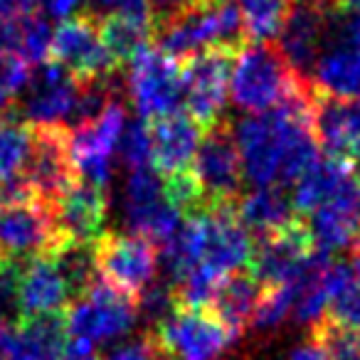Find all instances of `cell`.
<instances>
[{
	"mask_svg": "<svg viewBox=\"0 0 360 360\" xmlns=\"http://www.w3.org/2000/svg\"><path fill=\"white\" fill-rule=\"evenodd\" d=\"M153 40L170 60H186L207 47L247 45L235 0H193L153 25Z\"/></svg>",
	"mask_w": 360,
	"mask_h": 360,
	"instance_id": "6da1fadb",
	"label": "cell"
},
{
	"mask_svg": "<svg viewBox=\"0 0 360 360\" xmlns=\"http://www.w3.org/2000/svg\"><path fill=\"white\" fill-rule=\"evenodd\" d=\"M304 82L306 77L286 65L274 42H247L232 67V101L247 114H264L289 99Z\"/></svg>",
	"mask_w": 360,
	"mask_h": 360,
	"instance_id": "7a4b0ae2",
	"label": "cell"
},
{
	"mask_svg": "<svg viewBox=\"0 0 360 360\" xmlns=\"http://www.w3.org/2000/svg\"><path fill=\"white\" fill-rule=\"evenodd\" d=\"M148 335L158 348L160 360H220L235 343L230 330L210 309L180 304Z\"/></svg>",
	"mask_w": 360,
	"mask_h": 360,
	"instance_id": "3957f363",
	"label": "cell"
},
{
	"mask_svg": "<svg viewBox=\"0 0 360 360\" xmlns=\"http://www.w3.org/2000/svg\"><path fill=\"white\" fill-rule=\"evenodd\" d=\"M240 47H207L186 57L180 65V89L186 114L202 129L222 121L232 67Z\"/></svg>",
	"mask_w": 360,
	"mask_h": 360,
	"instance_id": "277c9868",
	"label": "cell"
},
{
	"mask_svg": "<svg viewBox=\"0 0 360 360\" xmlns=\"http://www.w3.org/2000/svg\"><path fill=\"white\" fill-rule=\"evenodd\" d=\"M136 319H139L136 299L104 284L99 276L84 291V296L72 301L62 316L67 335L86 345L121 338L134 328Z\"/></svg>",
	"mask_w": 360,
	"mask_h": 360,
	"instance_id": "5b68a950",
	"label": "cell"
},
{
	"mask_svg": "<svg viewBox=\"0 0 360 360\" xmlns=\"http://www.w3.org/2000/svg\"><path fill=\"white\" fill-rule=\"evenodd\" d=\"M126 129V106L121 96H114L99 116L82 121L70 129V155L79 180L106 191L114 175V150Z\"/></svg>",
	"mask_w": 360,
	"mask_h": 360,
	"instance_id": "8992f818",
	"label": "cell"
},
{
	"mask_svg": "<svg viewBox=\"0 0 360 360\" xmlns=\"http://www.w3.org/2000/svg\"><path fill=\"white\" fill-rule=\"evenodd\" d=\"M193 173L202 193V207H235L242 191V160L237 153L235 134L227 121H217L200 139L193 158Z\"/></svg>",
	"mask_w": 360,
	"mask_h": 360,
	"instance_id": "52a82bcc",
	"label": "cell"
},
{
	"mask_svg": "<svg viewBox=\"0 0 360 360\" xmlns=\"http://www.w3.org/2000/svg\"><path fill=\"white\" fill-rule=\"evenodd\" d=\"M47 62L60 67L77 84H89V82L116 75L101 45L99 15L94 11L67 15L57 25L50 40Z\"/></svg>",
	"mask_w": 360,
	"mask_h": 360,
	"instance_id": "ba28073f",
	"label": "cell"
},
{
	"mask_svg": "<svg viewBox=\"0 0 360 360\" xmlns=\"http://www.w3.org/2000/svg\"><path fill=\"white\" fill-rule=\"evenodd\" d=\"M335 15V0H291L274 45L296 75L311 79V72L338 22Z\"/></svg>",
	"mask_w": 360,
	"mask_h": 360,
	"instance_id": "9c48e42d",
	"label": "cell"
},
{
	"mask_svg": "<svg viewBox=\"0 0 360 360\" xmlns=\"http://www.w3.org/2000/svg\"><path fill=\"white\" fill-rule=\"evenodd\" d=\"M94 262L104 284L139 299L158 274V247L139 235H101L94 242Z\"/></svg>",
	"mask_w": 360,
	"mask_h": 360,
	"instance_id": "30bf717a",
	"label": "cell"
},
{
	"mask_svg": "<svg viewBox=\"0 0 360 360\" xmlns=\"http://www.w3.org/2000/svg\"><path fill=\"white\" fill-rule=\"evenodd\" d=\"M124 222L131 235L163 247L183 225V215L168 202L163 193V180L153 168L129 170L124 186Z\"/></svg>",
	"mask_w": 360,
	"mask_h": 360,
	"instance_id": "8fae6325",
	"label": "cell"
},
{
	"mask_svg": "<svg viewBox=\"0 0 360 360\" xmlns=\"http://www.w3.org/2000/svg\"><path fill=\"white\" fill-rule=\"evenodd\" d=\"M65 242L55 222L52 205L37 200L0 207V259L27 262L50 257Z\"/></svg>",
	"mask_w": 360,
	"mask_h": 360,
	"instance_id": "7c38bea8",
	"label": "cell"
},
{
	"mask_svg": "<svg viewBox=\"0 0 360 360\" xmlns=\"http://www.w3.org/2000/svg\"><path fill=\"white\" fill-rule=\"evenodd\" d=\"M126 89L141 119L153 121L173 114L183 101L178 60H170L158 47H148L129 65Z\"/></svg>",
	"mask_w": 360,
	"mask_h": 360,
	"instance_id": "4fadbf2b",
	"label": "cell"
},
{
	"mask_svg": "<svg viewBox=\"0 0 360 360\" xmlns=\"http://www.w3.org/2000/svg\"><path fill=\"white\" fill-rule=\"evenodd\" d=\"M22 178L37 200L55 205L77 180L70 155V126H32V146Z\"/></svg>",
	"mask_w": 360,
	"mask_h": 360,
	"instance_id": "5bb4252c",
	"label": "cell"
},
{
	"mask_svg": "<svg viewBox=\"0 0 360 360\" xmlns=\"http://www.w3.org/2000/svg\"><path fill=\"white\" fill-rule=\"evenodd\" d=\"M316 247L304 217L296 215L281 230L259 237L250 257L247 271L259 281L262 286L294 284L309 259L314 257Z\"/></svg>",
	"mask_w": 360,
	"mask_h": 360,
	"instance_id": "9a60e30c",
	"label": "cell"
},
{
	"mask_svg": "<svg viewBox=\"0 0 360 360\" xmlns=\"http://www.w3.org/2000/svg\"><path fill=\"white\" fill-rule=\"evenodd\" d=\"M314 247L323 255L353 247L360 232V173L350 170L338 191L309 217H304Z\"/></svg>",
	"mask_w": 360,
	"mask_h": 360,
	"instance_id": "2e32d148",
	"label": "cell"
},
{
	"mask_svg": "<svg viewBox=\"0 0 360 360\" xmlns=\"http://www.w3.org/2000/svg\"><path fill=\"white\" fill-rule=\"evenodd\" d=\"M311 124L326 155L345 160L360 173V99L340 101L319 94L314 101Z\"/></svg>",
	"mask_w": 360,
	"mask_h": 360,
	"instance_id": "e0dca14e",
	"label": "cell"
},
{
	"mask_svg": "<svg viewBox=\"0 0 360 360\" xmlns=\"http://www.w3.org/2000/svg\"><path fill=\"white\" fill-rule=\"evenodd\" d=\"M150 139V168L160 175L183 173L193 165L198 146L202 139V126L195 124L183 111H173L168 116L148 121Z\"/></svg>",
	"mask_w": 360,
	"mask_h": 360,
	"instance_id": "ac0fdd59",
	"label": "cell"
},
{
	"mask_svg": "<svg viewBox=\"0 0 360 360\" xmlns=\"http://www.w3.org/2000/svg\"><path fill=\"white\" fill-rule=\"evenodd\" d=\"M15 294L20 321L40 319V316H62L65 306L72 304L70 289L52 257L18 262Z\"/></svg>",
	"mask_w": 360,
	"mask_h": 360,
	"instance_id": "d6986e66",
	"label": "cell"
},
{
	"mask_svg": "<svg viewBox=\"0 0 360 360\" xmlns=\"http://www.w3.org/2000/svg\"><path fill=\"white\" fill-rule=\"evenodd\" d=\"M57 230L65 240L96 242L104 235L109 215V195L96 186L77 178L52 205Z\"/></svg>",
	"mask_w": 360,
	"mask_h": 360,
	"instance_id": "ffe728a7",
	"label": "cell"
},
{
	"mask_svg": "<svg viewBox=\"0 0 360 360\" xmlns=\"http://www.w3.org/2000/svg\"><path fill=\"white\" fill-rule=\"evenodd\" d=\"M79 84L55 65H40L27 84L22 114L30 126H57L72 119Z\"/></svg>",
	"mask_w": 360,
	"mask_h": 360,
	"instance_id": "44dd1931",
	"label": "cell"
},
{
	"mask_svg": "<svg viewBox=\"0 0 360 360\" xmlns=\"http://www.w3.org/2000/svg\"><path fill=\"white\" fill-rule=\"evenodd\" d=\"M99 32L114 72L124 70L141 52L148 50L153 40V20H150L148 6L114 11L99 18Z\"/></svg>",
	"mask_w": 360,
	"mask_h": 360,
	"instance_id": "7402d4cb",
	"label": "cell"
},
{
	"mask_svg": "<svg viewBox=\"0 0 360 360\" xmlns=\"http://www.w3.org/2000/svg\"><path fill=\"white\" fill-rule=\"evenodd\" d=\"M67 330L62 316L22 319L0 335L6 360H57L65 353Z\"/></svg>",
	"mask_w": 360,
	"mask_h": 360,
	"instance_id": "603a6c76",
	"label": "cell"
},
{
	"mask_svg": "<svg viewBox=\"0 0 360 360\" xmlns=\"http://www.w3.org/2000/svg\"><path fill=\"white\" fill-rule=\"evenodd\" d=\"M311 84L316 94L328 96V99H360V55L335 37L328 40L311 72Z\"/></svg>",
	"mask_w": 360,
	"mask_h": 360,
	"instance_id": "cb8c5ba5",
	"label": "cell"
},
{
	"mask_svg": "<svg viewBox=\"0 0 360 360\" xmlns=\"http://www.w3.org/2000/svg\"><path fill=\"white\" fill-rule=\"evenodd\" d=\"M262 284L250 274V271H235L227 274L225 279L217 284L215 294H212L207 309L215 314V319L230 330L232 338H240L245 328L252 323V314L259 301Z\"/></svg>",
	"mask_w": 360,
	"mask_h": 360,
	"instance_id": "d4e9b609",
	"label": "cell"
},
{
	"mask_svg": "<svg viewBox=\"0 0 360 360\" xmlns=\"http://www.w3.org/2000/svg\"><path fill=\"white\" fill-rule=\"evenodd\" d=\"M235 215L247 232H257L259 237L286 227L296 217L291 198L279 186L255 188L247 195H240L235 202Z\"/></svg>",
	"mask_w": 360,
	"mask_h": 360,
	"instance_id": "484cf974",
	"label": "cell"
},
{
	"mask_svg": "<svg viewBox=\"0 0 360 360\" xmlns=\"http://www.w3.org/2000/svg\"><path fill=\"white\" fill-rule=\"evenodd\" d=\"M353 170V165L338 158H319L299 180L294 188V210L299 212V217H309L314 210H319L343 183L345 175Z\"/></svg>",
	"mask_w": 360,
	"mask_h": 360,
	"instance_id": "4316f807",
	"label": "cell"
},
{
	"mask_svg": "<svg viewBox=\"0 0 360 360\" xmlns=\"http://www.w3.org/2000/svg\"><path fill=\"white\" fill-rule=\"evenodd\" d=\"M32 146V126L13 109L0 111V183L22 178Z\"/></svg>",
	"mask_w": 360,
	"mask_h": 360,
	"instance_id": "83f0119b",
	"label": "cell"
},
{
	"mask_svg": "<svg viewBox=\"0 0 360 360\" xmlns=\"http://www.w3.org/2000/svg\"><path fill=\"white\" fill-rule=\"evenodd\" d=\"M291 0H240L245 42H274L286 20Z\"/></svg>",
	"mask_w": 360,
	"mask_h": 360,
	"instance_id": "f1b7e54d",
	"label": "cell"
},
{
	"mask_svg": "<svg viewBox=\"0 0 360 360\" xmlns=\"http://www.w3.org/2000/svg\"><path fill=\"white\" fill-rule=\"evenodd\" d=\"M291 309H294V286H262L250 326H255V330H259V333H271L289 319Z\"/></svg>",
	"mask_w": 360,
	"mask_h": 360,
	"instance_id": "f546056e",
	"label": "cell"
},
{
	"mask_svg": "<svg viewBox=\"0 0 360 360\" xmlns=\"http://www.w3.org/2000/svg\"><path fill=\"white\" fill-rule=\"evenodd\" d=\"M311 338L326 350L328 360H360V333L323 316L311 326Z\"/></svg>",
	"mask_w": 360,
	"mask_h": 360,
	"instance_id": "4dcf8cb0",
	"label": "cell"
},
{
	"mask_svg": "<svg viewBox=\"0 0 360 360\" xmlns=\"http://www.w3.org/2000/svg\"><path fill=\"white\" fill-rule=\"evenodd\" d=\"M178 306V299H175V291L168 281H153L143 294L136 299V309L143 316V321L148 326H158L165 316L173 314V309Z\"/></svg>",
	"mask_w": 360,
	"mask_h": 360,
	"instance_id": "1f68e13d",
	"label": "cell"
},
{
	"mask_svg": "<svg viewBox=\"0 0 360 360\" xmlns=\"http://www.w3.org/2000/svg\"><path fill=\"white\" fill-rule=\"evenodd\" d=\"M121 158H124L129 170L150 168V139H148V124L146 121H134L124 129V136L119 141Z\"/></svg>",
	"mask_w": 360,
	"mask_h": 360,
	"instance_id": "d6a6232c",
	"label": "cell"
},
{
	"mask_svg": "<svg viewBox=\"0 0 360 360\" xmlns=\"http://www.w3.org/2000/svg\"><path fill=\"white\" fill-rule=\"evenodd\" d=\"M326 316L333 319L335 323L360 333V281L353 279V274L348 276V281H345L338 289V294L333 296Z\"/></svg>",
	"mask_w": 360,
	"mask_h": 360,
	"instance_id": "836d02e7",
	"label": "cell"
},
{
	"mask_svg": "<svg viewBox=\"0 0 360 360\" xmlns=\"http://www.w3.org/2000/svg\"><path fill=\"white\" fill-rule=\"evenodd\" d=\"M32 79V67L22 57L13 52H0V89L6 91L8 99L18 96L22 89H27Z\"/></svg>",
	"mask_w": 360,
	"mask_h": 360,
	"instance_id": "e575fe53",
	"label": "cell"
},
{
	"mask_svg": "<svg viewBox=\"0 0 360 360\" xmlns=\"http://www.w3.org/2000/svg\"><path fill=\"white\" fill-rule=\"evenodd\" d=\"M104 360H160V353L155 348L153 338L146 333L139 340H131V343H124L116 350H111Z\"/></svg>",
	"mask_w": 360,
	"mask_h": 360,
	"instance_id": "d590c367",
	"label": "cell"
},
{
	"mask_svg": "<svg viewBox=\"0 0 360 360\" xmlns=\"http://www.w3.org/2000/svg\"><path fill=\"white\" fill-rule=\"evenodd\" d=\"M333 37L360 55V13H353V15L345 18V20L335 22Z\"/></svg>",
	"mask_w": 360,
	"mask_h": 360,
	"instance_id": "8d00e7d4",
	"label": "cell"
},
{
	"mask_svg": "<svg viewBox=\"0 0 360 360\" xmlns=\"http://www.w3.org/2000/svg\"><path fill=\"white\" fill-rule=\"evenodd\" d=\"M188 3H193V0H146L153 25H158L160 20H165L168 15H173V13L180 11V8H186Z\"/></svg>",
	"mask_w": 360,
	"mask_h": 360,
	"instance_id": "74e56055",
	"label": "cell"
},
{
	"mask_svg": "<svg viewBox=\"0 0 360 360\" xmlns=\"http://www.w3.org/2000/svg\"><path fill=\"white\" fill-rule=\"evenodd\" d=\"M289 360H328V355H326V350L309 335V340H304V343H299L291 350Z\"/></svg>",
	"mask_w": 360,
	"mask_h": 360,
	"instance_id": "f35d334b",
	"label": "cell"
},
{
	"mask_svg": "<svg viewBox=\"0 0 360 360\" xmlns=\"http://www.w3.org/2000/svg\"><path fill=\"white\" fill-rule=\"evenodd\" d=\"M57 360H99V358H96L94 345H86V343H79V340H72V343L65 345V353H62Z\"/></svg>",
	"mask_w": 360,
	"mask_h": 360,
	"instance_id": "ab89813d",
	"label": "cell"
},
{
	"mask_svg": "<svg viewBox=\"0 0 360 360\" xmlns=\"http://www.w3.org/2000/svg\"><path fill=\"white\" fill-rule=\"evenodd\" d=\"M37 6L45 8L47 15H55V18H65L79 6V0H37Z\"/></svg>",
	"mask_w": 360,
	"mask_h": 360,
	"instance_id": "60d3db41",
	"label": "cell"
},
{
	"mask_svg": "<svg viewBox=\"0 0 360 360\" xmlns=\"http://www.w3.org/2000/svg\"><path fill=\"white\" fill-rule=\"evenodd\" d=\"M96 6L111 8V11H126V8L146 6V0H96Z\"/></svg>",
	"mask_w": 360,
	"mask_h": 360,
	"instance_id": "b9f144b4",
	"label": "cell"
},
{
	"mask_svg": "<svg viewBox=\"0 0 360 360\" xmlns=\"http://www.w3.org/2000/svg\"><path fill=\"white\" fill-rule=\"evenodd\" d=\"M338 11H350V13H360V0H335Z\"/></svg>",
	"mask_w": 360,
	"mask_h": 360,
	"instance_id": "7bdbcfd3",
	"label": "cell"
},
{
	"mask_svg": "<svg viewBox=\"0 0 360 360\" xmlns=\"http://www.w3.org/2000/svg\"><path fill=\"white\" fill-rule=\"evenodd\" d=\"M11 326H15V321H13L11 316H8V311L3 309V306H0V335L6 333V330L11 328Z\"/></svg>",
	"mask_w": 360,
	"mask_h": 360,
	"instance_id": "ee69618b",
	"label": "cell"
},
{
	"mask_svg": "<svg viewBox=\"0 0 360 360\" xmlns=\"http://www.w3.org/2000/svg\"><path fill=\"white\" fill-rule=\"evenodd\" d=\"M11 109V99L6 96V91L0 89V111H8Z\"/></svg>",
	"mask_w": 360,
	"mask_h": 360,
	"instance_id": "f6af8a7d",
	"label": "cell"
},
{
	"mask_svg": "<svg viewBox=\"0 0 360 360\" xmlns=\"http://www.w3.org/2000/svg\"><path fill=\"white\" fill-rule=\"evenodd\" d=\"M0 269H3V259H0Z\"/></svg>",
	"mask_w": 360,
	"mask_h": 360,
	"instance_id": "bcb514c9",
	"label": "cell"
},
{
	"mask_svg": "<svg viewBox=\"0 0 360 360\" xmlns=\"http://www.w3.org/2000/svg\"><path fill=\"white\" fill-rule=\"evenodd\" d=\"M0 360H6V358H3V353H0Z\"/></svg>",
	"mask_w": 360,
	"mask_h": 360,
	"instance_id": "7dc6e473",
	"label": "cell"
},
{
	"mask_svg": "<svg viewBox=\"0 0 360 360\" xmlns=\"http://www.w3.org/2000/svg\"><path fill=\"white\" fill-rule=\"evenodd\" d=\"M35 6H37V0H35Z\"/></svg>",
	"mask_w": 360,
	"mask_h": 360,
	"instance_id": "c3c4849f",
	"label": "cell"
}]
</instances>
